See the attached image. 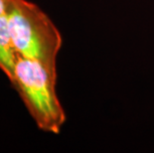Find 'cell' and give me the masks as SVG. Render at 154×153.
Listing matches in <instances>:
<instances>
[{"instance_id": "cell-2", "label": "cell", "mask_w": 154, "mask_h": 153, "mask_svg": "<svg viewBox=\"0 0 154 153\" xmlns=\"http://www.w3.org/2000/svg\"><path fill=\"white\" fill-rule=\"evenodd\" d=\"M57 71L18 54L11 84L18 92L39 129L60 133L67 116L56 90Z\"/></svg>"}, {"instance_id": "cell-4", "label": "cell", "mask_w": 154, "mask_h": 153, "mask_svg": "<svg viewBox=\"0 0 154 153\" xmlns=\"http://www.w3.org/2000/svg\"><path fill=\"white\" fill-rule=\"evenodd\" d=\"M5 14V0H0V15Z\"/></svg>"}, {"instance_id": "cell-3", "label": "cell", "mask_w": 154, "mask_h": 153, "mask_svg": "<svg viewBox=\"0 0 154 153\" xmlns=\"http://www.w3.org/2000/svg\"><path fill=\"white\" fill-rule=\"evenodd\" d=\"M17 55L18 53L11 39L6 15H0V71L4 73L10 83L14 78Z\"/></svg>"}, {"instance_id": "cell-1", "label": "cell", "mask_w": 154, "mask_h": 153, "mask_svg": "<svg viewBox=\"0 0 154 153\" xmlns=\"http://www.w3.org/2000/svg\"><path fill=\"white\" fill-rule=\"evenodd\" d=\"M5 15L17 53L57 71L63 38L51 18L29 0H5Z\"/></svg>"}]
</instances>
